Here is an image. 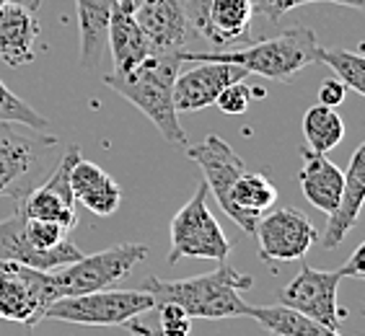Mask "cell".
I'll return each instance as SVG.
<instances>
[{"instance_id":"cell-1","label":"cell","mask_w":365,"mask_h":336,"mask_svg":"<svg viewBox=\"0 0 365 336\" xmlns=\"http://www.w3.org/2000/svg\"><path fill=\"white\" fill-rule=\"evenodd\" d=\"M252 274L236 272L231 264L220 261L218 269L184 280H161V277H145L143 290L153 295L158 303H176L190 318H241L249 315V303H244L241 290H252Z\"/></svg>"},{"instance_id":"cell-2","label":"cell","mask_w":365,"mask_h":336,"mask_svg":"<svg viewBox=\"0 0 365 336\" xmlns=\"http://www.w3.org/2000/svg\"><path fill=\"white\" fill-rule=\"evenodd\" d=\"M182 65L179 52H150L133 70L104 75V83L138 106L171 145L187 142V132L179 125V112L174 106V80Z\"/></svg>"},{"instance_id":"cell-3","label":"cell","mask_w":365,"mask_h":336,"mask_svg":"<svg viewBox=\"0 0 365 336\" xmlns=\"http://www.w3.org/2000/svg\"><path fill=\"white\" fill-rule=\"evenodd\" d=\"M322 44H319L314 28L295 26L285 28L272 39L252 42L241 49H207V52H192L182 49V63H231L244 68L249 75H262L269 80L288 83L295 73L319 63Z\"/></svg>"},{"instance_id":"cell-4","label":"cell","mask_w":365,"mask_h":336,"mask_svg":"<svg viewBox=\"0 0 365 336\" xmlns=\"http://www.w3.org/2000/svg\"><path fill=\"white\" fill-rule=\"evenodd\" d=\"M57 135L0 120V196L21 202L57 166Z\"/></svg>"},{"instance_id":"cell-5","label":"cell","mask_w":365,"mask_h":336,"mask_svg":"<svg viewBox=\"0 0 365 336\" xmlns=\"http://www.w3.org/2000/svg\"><path fill=\"white\" fill-rule=\"evenodd\" d=\"M207 184L200 182L192 199L171 220V248L169 264L179 259H207L225 261L233 243L223 233L220 223L207 207Z\"/></svg>"},{"instance_id":"cell-6","label":"cell","mask_w":365,"mask_h":336,"mask_svg":"<svg viewBox=\"0 0 365 336\" xmlns=\"http://www.w3.org/2000/svg\"><path fill=\"white\" fill-rule=\"evenodd\" d=\"M155 308L153 295L145 290H96V293L60 298L44 310V318L76 326H122Z\"/></svg>"},{"instance_id":"cell-7","label":"cell","mask_w":365,"mask_h":336,"mask_svg":"<svg viewBox=\"0 0 365 336\" xmlns=\"http://www.w3.org/2000/svg\"><path fill=\"white\" fill-rule=\"evenodd\" d=\"M148 256H150V248L145 243H120L60 266L52 272V282L60 298L96 293L125 280L133 272V266L145 261Z\"/></svg>"},{"instance_id":"cell-8","label":"cell","mask_w":365,"mask_h":336,"mask_svg":"<svg viewBox=\"0 0 365 336\" xmlns=\"http://www.w3.org/2000/svg\"><path fill=\"white\" fill-rule=\"evenodd\" d=\"M60 300L52 272H39L16 261H0V318L34 329L44 310Z\"/></svg>"},{"instance_id":"cell-9","label":"cell","mask_w":365,"mask_h":336,"mask_svg":"<svg viewBox=\"0 0 365 336\" xmlns=\"http://www.w3.org/2000/svg\"><path fill=\"white\" fill-rule=\"evenodd\" d=\"M252 0H187V28L192 39L210 49H233L252 39Z\"/></svg>"},{"instance_id":"cell-10","label":"cell","mask_w":365,"mask_h":336,"mask_svg":"<svg viewBox=\"0 0 365 336\" xmlns=\"http://www.w3.org/2000/svg\"><path fill=\"white\" fill-rule=\"evenodd\" d=\"M342 277V269L322 272V269H314L311 264L303 261L301 272L277 293V300H280V305H288V308L337 331L339 323L350 315L347 308L337 305V290Z\"/></svg>"},{"instance_id":"cell-11","label":"cell","mask_w":365,"mask_h":336,"mask_svg":"<svg viewBox=\"0 0 365 336\" xmlns=\"http://www.w3.org/2000/svg\"><path fill=\"white\" fill-rule=\"evenodd\" d=\"M252 236H257L259 256L269 264L277 261H303L311 246L319 241V231L311 217L295 207H277L257 220Z\"/></svg>"},{"instance_id":"cell-12","label":"cell","mask_w":365,"mask_h":336,"mask_svg":"<svg viewBox=\"0 0 365 336\" xmlns=\"http://www.w3.org/2000/svg\"><path fill=\"white\" fill-rule=\"evenodd\" d=\"M78 158H81V147L71 145L63 153V158L57 161V166L49 171L47 179L24 196L21 207L26 212V217L52 220V223L65 225L68 231L76 228L78 215H76V196L71 191V168Z\"/></svg>"},{"instance_id":"cell-13","label":"cell","mask_w":365,"mask_h":336,"mask_svg":"<svg viewBox=\"0 0 365 336\" xmlns=\"http://www.w3.org/2000/svg\"><path fill=\"white\" fill-rule=\"evenodd\" d=\"M81 256L83 251L73 241H65L55 251H36L26 238V212L21 202H14V212L0 220V261H16L39 272H55Z\"/></svg>"},{"instance_id":"cell-14","label":"cell","mask_w":365,"mask_h":336,"mask_svg":"<svg viewBox=\"0 0 365 336\" xmlns=\"http://www.w3.org/2000/svg\"><path fill=\"white\" fill-rule=\"evenodd\" d=\"M133 16L153 52L190 49L187 0H140Z\"/></svg>"},{"instance_id":"cell-15","label":"cell","mask_w":365,"mask_h":336,"mask_svg":"<svg viewBox=\"0 0 365 336\" xmlns=\"http://www.w3.org/2000/svg\"><path fill=\"white\" fill-rule=\"evenodd\" d=\"M249 73L231 63H195V68L174 80V106L176 112H197L212 106L218 93L228 83L244 80Z\"/></svg>"},{"instance_id":"cell-16","label":"cell","mask_w":365,"mask_h":336,"mask_svg":"<svg viewBox=\"0 0 365 336\" xmlns=\"http://www.w3.org/2000/svg\"><path fill=\"white\" fill-rule=\"evenodd\" d=\"M187 155L202 168L207 191H212L215 202H218L220 207H225L233 182L246 171L244 158H241L223 137H218V135H207V137L200 140L197 145L187 147Z\"/></svg>"},{"instance_id":"cell-17","label":"cell","mask_w":365,"mask_h":336,"mask_svg":"<svg viewBox=\"0 0 365 336\" xmlns=\"http://www.w3.org/2000/svg\"><path fill=\"white\" fill-rule=\"evenodd\" d=\"M363 202H365V145H358L350 158V166L344 171V187H342V194H339V202L329 212V223L324 228V236H322L324 248H337L347 238V233L358 225Z\"/></svg>"},{"instance_id":"cell-18","label":"cell","mask_w":365,"mask_h":336,"mask_svg":"<svg viewBox=\"0 0 365 336\" xmlns=\"http://www.w3.org/2000/svg\"><path fill=\"white\" fill-rule=\"evenodd\" d=\"M277 199H280V191H277V187L269 182L267 176L257 174V171H244L233 182L223 212L244 233H254L257 220L264 212L272 210L274 204H277Z\"/></svg>"},{"instance_id":"cell-19","label":"cell","mask_w":365,"mask_h":336,"mask_svg":"<svg viewBox=\"0 0 365 336\" xmlns=\"http://www.w3.org/2000/svg\"><path fill=\"white\" fill-rule=\"evenodd\" d=\"M39 21L34 11L3 3L0 6V60L8 68L34 63Z\"/></svg>"},{"instance_id":"cell-20","label":"cell","mask_w":365,"mask_h":336,"mask_svg":"<svg viewBox=\"0 0 365 336\" xmlns=\"http://www.w3.org/2000/svg\"><path fill=\"white\" fill-rule=\"evenodd\" d=\"M71 191L86 210L98 217H109L120 210L122 189L104 168L91 161H83V155L71 168Z\"/></svg>"},{"instance_id":"cell-21","label":"cell","mask_w":365,"mask_h":336,"mask_svg":"<svg viewBox=\"0 0 365 336\" xmlns=\"http://www.w3.org/2000/svg\"><path fill=\"white\" fill-rule=\"evenodd\" d=\"M301 155H303V161H306L301 168V174H298L303 196H306L319 212L329 215V212L337 207L339 194H342L344 174L329 161V155L311 153L306 147L301 150Z\"/></svg>"},{"instance_id":"cell-22","label":"cell","mask_w":365,"mask_h":336,"mask_svg":"<svg viewBox=\"0 0 365 336\" xmlns=\"http://www.w3.org/2000/svg\"><path fill=\"white\" fill-rule=\"evenodd\" d=\"M106 44L112 49L114 60V73H127L133 70L135 65L143 63L153 49L148 44L143 28L138 26L133 14H127L122 8H117L109 19V28H106Z\"/></svg>"},{"instance_id":"cell-23","label":"cell","mask_w":365,"mask_h":336,"mask_svg":"<svg viewBox=\"0 0 365 336\" xmlns=\"http://www.w3.org/2000/svg\"><path fill=\"white\" fill-rule=\"evenodd\" d=\"M246 318H254L269 336H339L329 326H324V323L314 321V318L298 313L288 305H280V303L267 305V308L249 305Z\"/></svg>"},{"instance_id":"cell-24","label":"cell","mask_w":365,"mask_h":336,"mask_svg":"<svg viewBox=\"0 0 365 336\" xmlns=\"http://www.w3.org/2000/svg\"><path fill=\"white\" fill-rule=\"evenodd\" d=\"M78 3V28H81V60L93 63L106 44L109 19L120 8L117 0H76Z\"/></svg>"},{"instance_id":"cell-25","label":"cell","mask_w":365,"mask_h":336,"mask_svg":"<svg viewBox=\"0 0 365 336\" xmlns=\"http://www.w3.org/2000/svg\"><path fill=\"white\" fill-rule=\"evenodd\" d=\"M303 137H306V150L327 155L329 150L344 140V122L337 109L329 106H311L303 117Z\"/></svg>"},{"instance_id":"cell-26","label":"cell","mask_w":365,"mask_h":336,"mask_svg":"<svg viewBox=\"0 0 365 336\" xmlns=\"http://www.w3.org/2000/svg\"><path fill=\"white\" fill-rule=\"evenodd\" d=\"M319 63L329 65L334 75L344 83V88L365 96V57L363 52H350V49H324L319 55Z\"/></svg>"},{"instance_id":"cell-27","label":"cell","mask_w":365,"mask_h":336,"mask_svg":"<svg viewBox=\"0 0 365 336\" xmlns=\"http://www.w3.org/2000/svg\"><path fill=\"white\" fill-rule=\"evenodd\" d=\"M0 120L3 122H19V125L34 127V130H49V120L34 112L26 101L16 96L14 91H8V85L0 80Z\"/></svg>"},{"instance_id":"cell-28","label":"cell","mask_w":365,"mask_h":336,"mask_svg":"<svg viewBox=\"0 0 365 336\" xmlns=\"http://www.w3.org/2000/svg\"><path fill=\"white\" fill-rule=\"evenodd\" d=\"M26 238L36 251H55L65 241H71V231L52 220H36L26 217Z\"/></svg>"},{"instance_id":"cell-29","label":"cell","mask_w":365,"mask_h":336,"mask_svg":"<svg viewBox=\"0 0 365 336\" xmlns=\"http://www.w3.org/2000/svg\"><path fill=\"white\" fill-rule=\"evenodd\" d=\"M254 98H264V91L262 88H249L244 80H236V83H228L218 93L215 106H218L220 112L231 114V117H241Z\"/></svg>"},{"instance_id":"cell-30","label":"cell","mask_w":365,"mask_h":336,"mask_svg":"<svg viewBox=\"0 0 365 336\" xmlns=\"http://www.w3.org/2000/svg\"><path fill=\"white\" fill-rule=\"evenodd\" d=\"M158 331L163 336H190L192 318L176 303H158Z\"/></svg>"},{"instance_id":"cell-31","label":"cell","mask_w":365,"mask_h":336,"mask_svg":"<svg viewBox=\"0 0 365 336\" xmlns=\"http://www.w3.org/2000/svg\"><path fill=\"white\" fill-rule=\"evenodd\" d=\"M254 14L264 16L267 21H280L282 16L298 6H309V3H337V0H252Z\"/></svg>"},{"instance_id":"cell-32","label":"cell","mask_w":365,"mask_h":336,"mask_svg":"<svg viewBox=\"0 0 365 336\" xmlns=\"http://www.w3.org/2000/svg\"><path fill=\"white\" fill-rule=\"evenodd\" d=\"M344 93H347V88H344L342 80H324V83L319 85V104L329 106V109H337L344 101Z\"/></svg>"},{"instance_id":"cell-33","label":"cell","mask_w":365,"mask_h":336,"mask_svg":"<svg viewBox=\"0 0 365 336\" xmlns=\"http://www.w3.org/2000/svg\"><path fill=\"white\" fill-rule=\"evenodd\" d=\"M344 277H355V280H365V243H360L355 251H352L350 261L342 266Z\"/></svg>"},{"instance_id":"cell-34","label":"cell","mask_w":365,"mask_h":336,"mask_svg":"<svg viewBox=\"0 0 365 336\" xmlns=\"http://www.w3.org/2000/svg\"><path fill=\"white\" fill-rule=\"evenodd\" d=\"M125 326H127V331H130L133 336H163L158 329H150L148 323L138 321V318H130V321H127Z\"/></svg>"},{"instance_id":"cell-35","label":"cell","mask_w":365,"mask_h":336,"mask_svg":"<svg viewBox=\"0 0 365 336\" xmlns=\"http://www.w3.org/2000/svg\"><path fill=\"white\" fill-rule=\"evenodd\" d=\"M0 3H11V6H21L26 8V11H39V6H42V0H0Z\"/></svg>"},{"instance_id":"cell-36","label":"cell","mask_w":365,"mask_h":336,"mask_svg":"<svg viewBox=\"0 0 365 336\" xmlns=\"http://www.w3.org/2000/svg\"><path fill=\"white\" fill-rule=\"evenodd\" d=\"M117 3H120L122 11H127V14H133L135 8H138V3H140V0H117Z\"/></svg>"},{"instance_id":"cell-37","label":"cell","mask_w":365,"mask_h":336,"mask_svg":"<svg viewBox=\"0 0 365 336\" xmlns=\"http://www.w3.org/2000/svg\"><path fill=\"white\" fill-rule=\"evenodd\" d=\"M339 6H350V8H355V11H363V6H365V0H337Z\"/></svg>"},{"instance_id":"cell-38","label":"cell","mask_w":365,"mask_h":336,"mask_svg":"<svg viewBox=\"0 0 365 336\" xmlns=\"http://www.w3.org/2000/svg\"><path fill=\"white\" fill-rule=\"evenodd\" d=\"M0 6H3V3H0Z\"/></svg>"}]
</instances>
